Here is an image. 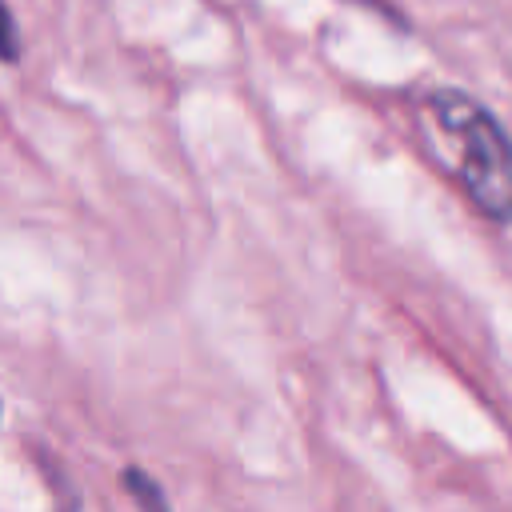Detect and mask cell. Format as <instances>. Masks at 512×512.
I'll return each instance as SVG.
<instances>
[{
    "instance_id": "1",
    "label": "cell",
    "mask_w": 512,
    "mask_h": 512,
    "mask_svg": "<svg viewBox=\"0 0 512 512\" xmlns=\"http://www.w3.org/2000/svg\"><path fill=\"white\" fill-rule=\"evenodd\" d=\"M424 120L448 144L464 196L492 224H512V136L468 92L436 88L424 100Z\"/></svg>"
},
{
    "instance_id": "2",
    "label": "cell",
    "mask_w": 512,
    "mask_h": 512,
    "mask_svg": "<svg viewBox=\"0 0 512 512\" xmlns=\"http://www.w3.org/2000/svg\"><path fill=\"white\" fill-rule=\"evenodd\" d=\"M124 488L132 492V500L140 504V512H168V496H164L160 484L148 480L140 468H124Z\"/></svg>"
},
{
    "instance_id": "3",
    "label": "cell",
    "mask_w": 512,
    "mask_h": 512,
    "mask_svg": "<svg viewBox=\"0 0 512 512\" xmlns=\"http://www.w3.org/2000/svg\"><path fill=\"white\" fill-rule=\"evenodd\" d=\"M20 56V28L12 20V8L0 0V60H16Z\"/></svg>"
}]
</instances>
